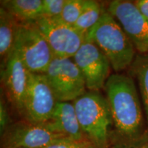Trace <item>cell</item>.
<instances>
[{"instance_id":"cell-21","label":"cell","mask_w":148,"mask_h":148,"mask_svg":"<svg viewBox=\"0 0 148 148\" xmlns=\"http://www.w3.org/2000/svg\"><path fill=\"white\" fill-rule=\"evenodd\" d=\"M134 3L141 14L148 19V0H137Z\"/></svg>"},{"instance_id":"cell-6","label":"cell","mask_w":148,"mask_h":148,"mask_svg":"<svg viewBox=\"0 0 148 148\" xmlns=\"http://www.w3.org/2000/svg\"><path fill=\"white\" fill-rule=\"evenodd\" d=\"M58 101L43 73L29 72L26 92L21 116L34 124L49 121Z\"/></svg>"},{"instance_id":"cell-23","label":"cell","mask_w":148,"mask_h":148,"mask_svg":"<svg viewBox=\"0 0 148 148\" xmlns=\"http://www.w3.org/2000/svg\"><path fill=\"white\" fill-rule=\"evenodd\" d=\"M86 148H96V147H95V146L92 145L91 143H90L89 142V143H88V145H87V146H86Z\"/></svg>"},{"instance_id":"cell-5","label":"cell","mask_w":148,"mask_h":148,"mask_svg":"<svg viewBox=\"0 0 148 148\" xmlns=\"http://www.w3.org/2000/svg\"><path fill=\"white\" fill-rule=\"evenodd\" d=\"M43 74L57 101L72 102L86 92L84 77L71 58L54 57Z\"/></svg>"},{"instance_id":"cell-4","label":"cell","mask_w":148,"mask_h":148,"mask_svg":"<svg viewBox=\"0 0 148 148\" xmlns=\"http://www.w3.org/2000/svg\"><path fill=\"white\" fill-rule=\"evenodd\" d=\"M13 51L31 73H44L54 58L35 22H20Z\"/></svg>"},{"instance_id":"cell-18","label":"cell","mask_w":148,"mask_h":148,"mask_svg":"<svg viewBox=\"0 0 148 148\" xmlns=\"http://www.w3.org/2000/svg\"><path fill=\"white\" fill-rule=\"evenodd\" d=\"M88 143L87 140H75L63 136L56 138L44 148H86Z\"/></svg>"},{"instance_id":"cell-10","label":"cell","mask_w":148,"mask_h":148,"mask_svg":"<svg viewBox=\"0 0 148 148\" xmlns=\"http://www.w3.org/2000/svg\"><path fill=\"white\" fill-rule=\"evenodd\" d=\"M1 136V148H44L64 135L56 133L47 124L25 121L11 123Z\"/></svg>"},{"instance_id":"cell-16","label":"cell","mask_w":148,"mask_h":148,"mask_svg":"<svg viewBox=\"0 0 148 148\" xmlns=\"http://www.w3.org/2000/svg\"><path fill=\"white\" fill-rule=\"evenodd\" d=\"M103 10L104 9L99 2L93 0H86L84 10L74 25V27L82 34H86L99 21Z\"/></svg>"},{"instance_id":"cell-1","label":"cell","mask_w":148,"mask_h":148,"mask_svg":"<svg viewBox=\"0 0 148 148\" xmlns=\"http://www.w3.org/2000/svg\"><path fill=\"white\" fill-rule=\"evenodd\" d=\"M104 90L118 135L127 140H138L143 132L144 117L133 77L119 73L111 74Z\"/></svg>"},{"instance_id":"cell-19","label":"cell","mask_w":148,"mask_h":148,"mask_svg":"<svg viewBox=\"0 0 148 148\" xmlns=\"http://www.w3.org/2000/svg\"><path fill=\"white\" fill-rule=\"evenodd\" d=\"M43 16L49 18H58L62 13L66 0H42Z\"/></svg>"},{"instance_id":"cell-11","label":"cell","mask_w":148,"mask_h":148,"mask_svg":"<svg viewBox=\"0 0 148 148\" xmlns=\"http://www.w3.org/2000/svg\"><path fill=\"white\" fill-rule=\"evenodd\" d=\"M29 71L14 51L1 66V79L3 88L13 108L21 115L28 82Z\"/></svg>"},{"instance_id":"cell-8","label":"cell","mask_w":148,"mask_h":148,"mask_svg":"<svg viewBox=\"0 0 148 148\" xmlns=\"http://www.w3.org/2000/svg\"><path fill=\"white\" fill-rule=\"evenodd\" d=\"M35 23L47 40L54 57L72 58L85 40V34L58 18L42 16Z\"/></svg>"},{"instance_id":"cell-2","label":"cell","mask_w":148,"mask_h":148,"mask_svg":"<svg viewBox=\"0 0 148 148\" xmlns=\"http://www.w3.org/2000/svg\"><path fill=\"white\" fill-rule=\"evenodd\" d=\"M110 61L111 67L119 73L130 67L136 57V49L119 23L104 9L100 19L85 34Z\"/></svg>"},{"instance_id":"cell-17","label":"cell","mask_w":148,"mask_h":148,"mask_svg":"<svg viewBox=\"0 0 148 148\" xmlns=\"http://www.w3.org/2000/svg\"><path fill=\"white\" fill-rule=\"evenodd\" d=\"M86 0H66V3L60 16L58 18L67 25L74 26L82 14Z\"/></svg>"},{"instance_id":"cell-14","label":"cell","mask_w":148,"mask_h":148,"mask_svg":"<svg viewBox=\"0 0 148 148\" xmlns=\"http://www.w3.org/2000/svg\"><path fill=\"white\" fill-rule=\"evenodd\" d=\"M2 7L19 22H35L43 16L42 0H1Z\"/></svg>"},{"instance_id":"cell-13","label":"cell","mask_w":148,"mask_h":148,"mask_svg":"<svg viewBox=\"0 0 148 148\" xmlns=\"http://www.w3.org/2000/svg\"><path fill=\"white\" fill-rule=\"evenodd\" d=\"M20 22L6 10L0 8V55L1 66L14 50Z\"/></svg>"},{"instance_id":"cell-7","label":"cell","mask_w":148,"mask_h":148,"mask_svg":"<svg viewBox=\"0 0 148 148\" xmlns=\"http://www.w3.org/2000/svg\"><path fill=\"white\" fill-rule=\"evenodd\" d=\"M72 59L84 77L86 89L99 92L104 88L112 67L106 56L93 42L85 38Z\"/></svg>"},{"instance_id":"cell-3","label":"cell","mask_w":148,"mask_h":148,"mask_svg":"<svg viewBox=\"0 0 148 148\" xmlns=\"http://www.w3.org/2000/svg\"><path fill=\"white\" fill-rule=\"evenodd\" d=\"M72 102L86 139L96 148H108L112 120L106 97L88 90Z\"/></svg>"},{"instance_id":"cell-22","label":"cell","mask_w":148,"mask_h":148,"mask_svg":"<svg viewBox=\"0 0 148 148\" xmlns=\"http://www.w3.org/2000/svg\"><path fill=\"white\" fill-rule=\"evenodd\" d=\"M139 148H148V140L142 144L139 147Z\"/></svg>"},{"instance_id":"cell-12","label":"cell","mask_w":148,"mask_h":148,"mask_svg":"<svg viewBox=\"0 0 148 148\" xmlns=\"http://www.w3.org/2000/svg\"><path fill=\"white\" fill-rule=\"evenodd\" d=\"M51 130L75 140H86L83 134L73 102L58 101L53 115L46 123Z\"/></svg>"},{"instance_id":"cell-20","label":"cell","mask_w":148,"mask_h":148,"mask_svg":"<svg viewBox=\"0 0 148 148\" xmlns=\"http://www.w3.org/2000/svg\"><path fill=\"white\" fill-rule=\"evenodd\" d=\"M12 122L9 116L8 110L6 104L3 99L2 95L1 96V101H0V132L1 135L5 132Z\"/></svg>"},{"instance_id":"cell-9","label":"cell","mask_w":148,"mask_h":148,"mask_svg":"<svg viewBox=\"0 0 148 148\" xmlns=\"http://www.w3.org/2000/svg\"><path fill=\"white\" fill-rule=\"evenodd\" d=\"M107 10L119 23L136 51L148 53V19L138 10L134 1L114 0Z\"/></svg>"},{"instance_id":"cell-15","label":"cell","mask_w":148,"mask_h":148,"mask_svg":"<svg viewBox=\"0 0 148 148\" xmlns=\"http://www.w3.org/2000/svg\"><path fill=\"white\" fill-rule=\"evenodd\" d=\"M130 69L137 80L144 113L148 125V53L136 56Z\"/></svg>"}]
</instances>
